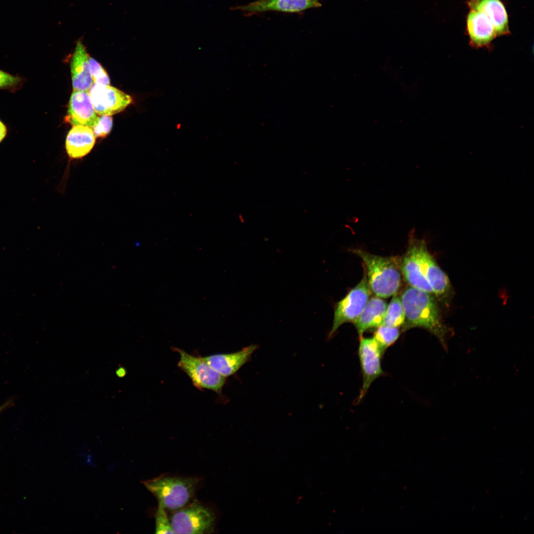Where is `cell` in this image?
I'll return each mask as SVG.
<instances>
[{"instance_id":"cell-26","label":"cell","mask_w":534,"mask_h":534,"mask_svg":"<svg viewBox=\"0 0 534 534\" xmlns=\"http://www.w3.org/2000/svg\"><path fill=\"white\" fill-rule=\"evenodd\" d=\"M13 402L12 400H9L5 402L3 404L0 405V414L8 407L11 406L13 404Z\"/></svg>"},{"instance_id":"cell-10","label":"cell","mask_w":534,"mask_h":534,"mask_svg":"<svg viewBox=\"0 0 534 534\" xmlns=\"http://www.w3.org/2000/svg\"><path fill=\"white\" fill-rule=\"evenodd\" d=\"M88 91L73 90L69 101L65 120L72 126H83L90 128L99 121Z\"/></svg>"},{"instance_id":"cell-2","label":"cell","mask_w":534,"mask_h":534,"mask_svg":"<svg viewBox=\"0 0 534 534\" xmlns=\"http://www.w3.org/2000/svg\"><path fill=\"white\" fill-rule=\"evenodd\" d=\"M351 252L363 261L369 288L376 297L387 298L397 293L401 285V273L396 258L378 256L360 249H352Z\"/></svg>"},{"instance_id":"cell-20","label":"cell","mask_w":534,"mask_h":534,"mask_svg":"<svg viewBox=\"0 0 534 534\" xmlns=\"http://www.w3.org/2000/svg\"><path fill=\"white\" fill-rule=\"evenodd\" d=\"M400 334L398 327L381 325L377 327L373 338L383 354L385 351L397 341Z\"/></svg>"},{"instance_id":"cell-18","label":"cell","mask_w":534,"mask_h":534,"mask_svg":"<svg viewBox=\"0 0 534 534\" xmlns=\"http://www.w3.org/2000/svg\"><path fill=\"white\" fill-rule=\"evenodd\" d=\"M387 305L380 297L371 298L364 308L353 322L359 338L367 330L382 325Z\"/></svg>"},{"instance_id":"cell-3","label":"cell","mask_w":534,"mask_h":534,"mask_svg":"<svg viewBox=\"0 0 534 534\" xmlns=\"http://www.w3.org/2000/svg\"><path fill=\"white\" fill-rule=\"evenodd\" d=\"M199 481L196 477L162 475L143 484L156 497L158 505L175 511L188 504Z\"/></svg>"},{"instance_id":"cell-17","label":"cell","mask_w":534,"mask_h":534,"mask_svg":"<svg viewBox=\"0 0 534 534\" xmlns=\"http://www.w3.org/2000/svg\"><path fill=\"white\" fill-rule=\"evenodd\" d=\"M467 3L470 9L481 11L488 17L497 36L510 34L507 12L500 0H470Z\"/></svg>"},{"instance_id":"cell-8","label":"cell","mask_w":534,"mask_h":534,"mask_svg":"<svg viewBox=\"0 0 534 534\" xmlns=\"http://www.w3.org/2000/svg\"><path fill=\"white\" fill-rule=\"evenodd\" d=\"M88 92L96 113L100 116L118 113L134 103L132 96L110 85L93 84Z\"/></svg>"},{"instance_id":"cell-24","label":"cell","mask_w":534,"mask_h":534,"mask_svg":"<svg viewBox=\"0 0 534 534\" xmlns=\"http://www.w3.org/2000/svg\"><path fill=\"white\" fill-rule=\"evenodd\" d=\"M112 124L113 120L111 116H101L98 123L91 129L96 137L104 138L110 133Z\"/></svg>"},{"instance_id":"cell-11","label":"cell","mask_w":534,"mask_h":534,"mask_svg":"<svg viewBox=\"0 0 534 534\" xmlns=\"http://www.w3.org/2000/svg\"><path fill=\"white\" fill-rule=\"evenodd\" d=\"M321 6L319 0H257L245 5L231 7L230 9L248 14L270 11L298 12Z\"/></svg>"},{"instance_id":"cell-22","label":"cell","mask_w":534,"mask_h":534,"mask_svg":"<svg viewBox=\"0 0 534 534\" xmlns=\"http://www.w3.org/2000/svg\"><path fill=\"white\" fill-rule=\"evenodd\" d=\"M156 534H175L166 510L158 505L155 516Z\"/></svg>"},{"instance_id":"cell-16","label":"cell","mask_w":534,"mask_h":534,"mask_svg":"<svg viewBox=\"0 0 534 534\" xmlns=\"http://www.w3.org/2000/svg\"><path fill=\"white\" fill-rule=\"evenodd\" d=\"M91 128L83 126H73L69 132L65 141V148L71 159H80L89 154L95 143Z\"/></svg>"},{"instance_id":"cell-21","label":"cell","mask_w":534,"mask_h":534,"mask_svg":"<svg viewBox=\"0 0 534 534\" xmlns=\"http://www.w3.org/2000/svg\"><path fill=\"white\" fill-rule=\"evenodd\" d=\"M24 82V79L22 77L10 74L0 69V89L15 92L22 87Z\"/></svg>"},{"instance_id":"cell-12","label":"cell","mask_w":534,"mask_h":534,"mask_svg":"<svg viewBox=\"0 0 534 534\" xmlns=\"http://www.w3.org/2000/svg\"><path fill=\"white\" fill-rule=\"evenodd\" d=\"M257 348V345H251L235 353L215 354L202 358L212 367L226 378L234 374L250 361L252 354Z\"/></svg>"},{"instance_id":"cell-23","label":"cell","mask_w":534,"mask_h":534,"mask_svg":"<svg viewBox=\"0 0 534 534\" xmlns=\"http://www.w3.org/2000/svg\"><path fill=\"white\" fill-rule=\"evenodd\" d=\"M89 60L94 84L110 85L109 77L100 64L90 56H89Z\"/></svg>"},{"instance_id":"cell-9","label":"cell","mask_w":534,"mask_h":534,"mask_svg":"<svg viewBox=\"0 0 534 534\" xmlns=\"http://www.w3.org/2000/svg\"><path fill=\"white\" fill-rule=\"evenodd\" d=\"M359 339L358 356L363 380L357 402L362 399L371 384L383 373L381 365V357L383 353L375 339L373 337H363Z\"/></svg>"},{"instance_id":"cell-6","label":"cell","mask_w":534,"mask_h":534,"mask_svg":"<svg viewBox=\"0 0 534 534\" xmlns=\"http://www.w3.org/2000/svg\"><path fill=\"white\" fill-rule=\"evenodd\" d=\"M366 272L361 281L341 300L336 304L332 327L328 338H332L339 327L347 322H354L358 317L370 295Z\"/></svg>"},{"instance_id":"cell-15","label":"cell","mask_w":534,"mask_h":534,"mask_svg":"<svg viewBox=\"0 0 534 534\" xmlns=\"http://www.w3.org/2000/svg\"><path fill=\"white\" fill-rule=\"evenodd\" d=\"M89 55L83 44L79 41L72 55L71 73L73 90L88 91L93 84L89 63Z\"/></svg>"},{"instance_id":"cell-25","label":"cell","mask_w":534,"mask_h":534,"mask_svg":"<svg viewBox=\"0 0 534 534\" xmlns=\"http://www.w3.org/2000/svg\"><path fill=\"white\" fill-rule=\"evenodd\" d=\"M7 134V128L5 124L0 119V143L5 138Z\"/></svg>"},{"instance_id":"cell-13","label":"cell","mask_w":534,"mask_h":534,"mask_svg":"<svg viewBox=\"0 0 534 534\" xmlns=\"http://www.w3.org/2000/svg\"><path fill=\"white\" fill-rule=\"evenodd\" d=\"M466 30L470 44L475 47H482L490 44L496 37L495 28L482 12L470 9L467 15Z\"/></svg>"},{"instance_id":"cell-19","label":"cell","mask_w":534,"mask_h":534,"mask_svg":"<svg viewBox=\"0 0 534 534\" xmlns=\"http://www.w3.org/2000/svg\"><path fill=\"white\" fill-rule=\"evenodd\" d=\"M405 317L400 298L395 294L387 307L382 325L399 328L403 325Z\"/></svg>"},{"instance_id":"cell-4","label":"cell","mask_w":534,"mask_h":534,"mask_svg":"<svg viewBox=\"0 0 534 534\" xmlns=\"http://www.w3.org/2000/svg\"><path fill=\"white\" fill-rule=\"evenodd\" d=\"M216 519L212 509L196 501L175 511L170 521L175 534H201L213 533Z\"/></svg>"},{"instance_id":"cell-1","label":"cell","mask_w":534,"mask_h":534,"mask_svg":"<svg viewBox=\"0 0 534 534\" xmlns=\"http://www.w3.org/2000/svg\"><path fill=\"white\" fill-rule=\"evenodd\" d=\"M400 298L405 316L402 330L423 328L445 344L448 329L433 294L409 285L403 289Z\"/></svg>"},{"instance_id":"cell-7","label":"cell","mask_w":534,"mask_h":534,"mask_svg":"<svg viewBox=\"0 0 534 534\" xmlns=\"http://www.w3.org/2000/svg\"><path fill=\"white\" fill-rule=\"evenodd\" d=\"M412 238L422 273L432 288L434 295L441 298H446L451 289L448 277L429 252L425 241L413 235Z\"/></svg>"},{"instance_id":"cell-5","label":"cell","mask_w":534,"mask_h":534,"mask_svg":"<svg viewBox=\"0 0 534 534\" xmlns=\"http://www.w3.org/2000/svg\"><path fill=\"white\" fill-rule=\"evenodd\" d=\"M172 349L179 355L178 367L189 377L196 388L221 393L225 377L212 367L202 357L191 355L179 348Z\"/></svg>"},{"instance_id":"cell-14","label":"cell","mask_w":534,"mask_h":534,"mask_svg":"<svg viewBox=\"0 0 534 534\" xmlns=\"http://www.w3.org/2000/svg\"><path fill=\"white\" fill-rule=\"evenodd\" d=\"M399 266L401 273L410 286L434 295L432 288L420 269L412 234L407 249L399 261Z\"/></svg>"}]
</instances>
